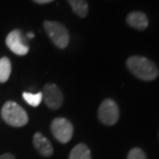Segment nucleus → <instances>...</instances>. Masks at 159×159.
Segmentation results:
<instances>
[{
    "label": "nucleus",
    "instance_id": "f257e3e1",
    "mask_svg": "<svg viewBox=\"0 0 159 159\" xmlns=\"http://www.w3.org/2000/svg\"><path fill=\"white\" fill-rule=\"evenodd\" d=\"M127 69L137 78L144 81H152L158 77L157 66L151 60L141 56H133L126 61Z\"/></svg>",
    "mask_w": 159,
    "mask_h": 159
},
{
    "label": "nucleus",
    "instance_id": "f03ea898",
    "mask_svg": "<svg viewBox=\"0 0 159 159\" xmlns=\"http://www.w3.org/2000/svg\"><path fill=\"white\" fill-rule=\"evenodd\" d=\"M1 116L6 123L13 127H22L29 121L28 114L18 103L7 101L2 107Z\"/></svg>",
    "mask_w": 159,
    "mask_h": 159
},
{
    "label": "nucleus",
    "instance_id": "7ed1b4c3",
    "mask_svg": "<svg viewBox=\"0 0 159 159\" xmlns=\"http://www.w3.org/2000/svg\"><path fill=\"white\" fill-rule=\"evenodd\" d=\"M43 28L52 41L59 48H66L69 44V32L67 28L61 23L45 21L43 22Z\"/></svg>",
    "mask_w": 159,
    "mask_h": 159
},
{
    "label": "nucleus",
    "instance_id": "20e7f679",
    "mask_svg": "<svg viewBox=\"0 0 159 159\" xmlns=\"http://www.w3.org/2000/svg\"><path fill=\"white\" fill-rule=\"evenodd\" d=\"M98 117L101 122L108 126L117 123L119 120V108L116 102L112 99L104 100L98 110Z\"/></svg>",
    "mask_w": 159,
    "mask_h": 159
},
{
    "label": "nucleus",
    "instance_id": "39448f33",
    "mask_svg": "<svg viewBox=\"0 0 159 159\" xmlns=\"http://www.w3.org/2000/svg\"><path fill=\"white\" fill-rule=\"evenodd\" d=\"M50 130H52V136L55 137L60 143L66 144L72 139L74 127L73 124L68 119L63 117H57L52 120L50 124Z\"/></svg>",
    "mask_w": 159,
    "mask_h": 159
},
{
    "label": "nucleus",
    "instance_id": "423d86ee",
    "mask_svg": "<svg viewBox=\"0 0 159 159\" xmlns=\"http://www.w3.org/2000/svg\"><path fill=\"white\" fill-rule=\"evenodd\" d=\"M42 101L49 109L57 110L64 102L63 93L55 83H47L42 90Z\"/></svg>",
    "mask_w": 159,
    "mask_h": 159
},
{
    "label": "nucleus",
    "instance_id": "0eeeda50",
    "mask_svg": "<svg viewBox=\"0 0 159 159\" xmlns=\"http://www.w3.org/2000/svg\"><path fill=\"white\" fill-rule=\"evenodd\" d=\"M5 43L8 48L18 56H26L29 52L26 37L21 30H13L9 33L5 39Z\"/></svg>",
    "mask_w": 159,
    "mask_h": 159
},
{
    "label": "nucleus",
    "instance_id": "6e6552de",
    "mask_svg": "<svg viewBox=\"0 0 159 159\" xmlns=\"http://www.w3.org/2000/svg\"><path fill=\"white\" fill-rule=\"evenodd\" d=\"M33 146L40 155L44 157H49L53 154L52 143L41 133H36L33 136Z\"/></svg>",
    "mask_w": 159,
    "mask_h": 159
},
{
    "label": "nucleus",
    "instance_id": "1a4fd4ad",
    "mask_svg": "<svg viewBox=\"0 0 159 159\" xmlns=\"http://www.w3.org/2000/svg\"><path fill=\"white\" fill-rule=\"evenodd\" d=\"M126 23L131 28L143 31V30L147 29L149 20L146 13L142 11H133L128 13V16H126Z\"/></svg>",
    "mask_w": 159,
    "mask_h": 159
},
{
    "label": "nucleus",
    "instance_id": "9d476101",
    "mask_svg": "<svg viewBox=\"0 0 159 159\" xmlns=\"http://www.w3.org/2000/svg\"><path fill=\"white\" fill-rule=\"evenodd\" d=\"M69 159H91V153L89 148L83 143L76 145L71 150Z\"/></svg>",
    "mask_w": 159,
    "mask_h": 159
},
{
    "label": "nucleus",
    "instance_id": "9b49d317",
    "mask_svg": "<svg viewBox=\"0 0 159 159\" xmlns=\"http://www.w3.org/2000/svg\"><path fill=\"white\" fill-rule=\"evenodd\" d=\"M73 11L80 18H85L89 13V4L86 0H68Z\"/></svg>",
    "mask_w": 159,
    "mask_h": 159
},
{
    "label": "nucleus",
    "instance_id": "f8f14e48",
    "mask_svg": "<svg viewBox=\"0 0 159 159\" xmlns=\"http://www.w3.org/2000/svg\"><path fill=\"white\" fill-rule=\"evenodd\" d=\"M11 73V63L8 57L0 59V83H5L9 79Z\"/></svg>",
    "mask_w": 159,
    "mask_h": 159
},
{
    "label": "nucleus",
    "instance_id": "ddd939ff",
    "mask_svg": "<svg viewBox=\"0 0 159 159\" xmlns=\"http://www.w3.org/2000/svg\"><path fill=\"white\" fill-rule=\"evenodd\" d=\"M23 98L26 101L27 104H29L32 107H38L40 103L42 102V93H23Z\"/></svg>",
    "mask_w": 159,
    "mask_h": 159
},
{
    "label": "nucleus",
    "instance_id": "4468645a",
    "mask_svg": "<svg viewBox=\"0 0 159 159\" xmlns=\"http://www.w3.org/2000/svg\"><path fill=\"white\" fill-rule=\"evenodd\" d=\"M126 159H147L145 152L140 148H134L128 152Z\"/></svg>",
    "mask_w": 159,
    "mask_h": 159
},
{
    "label": "nucleus",
    "instance_id": "2eb2a0df",
    "mask_svg": "<svg viewBox=\"0 0 159 159\" xmlns=\"http://www.w3.org/2000/svg\"><path fill=\"white\" fill-rule=\"evenodd\" d=\"M0 159H16V157L11 153H5L0 156Z\"/></svg>",
    "mask_w": 159,
    "mask_h": 159
},
{
    "label": "nucleus",
    "instance_id": "dca6fc26",
    "mask_svg": "<svg viewBox=\"0 0 159 159\" xmlns=\"http://www.w3.org/2000/svg\"><path fill=\"white\" fill-rule=\"evenodd\" d=\"M36 3H39V4H45V3L52 2L53 0H34Z\"/></svg>",
    "mask_w": 159,
    "mask_h": 159
},
{
    "label": "nucleus",
    "instance_id": "f3484780",
    "mask_svg": "<svg viewBox=\"0 0 159 159\" xmlns=\"http://www.w3.org/2000/svg\"><path fill=\"white\" fill-rule=\"evenodd\" d=\"M27 38H29V39H32V38H34V34H33L32 32H29L28 34H27Z\"/></svg>",
    "mask_w": 159,
    "mask_h": 159
},
{
    "label": "nucleus",
    "instance_id": "a211bd4d",
    "mask_svg": "<svg viewBox=\"0 0 159 159\" xmlns=\"http://www.w3.org/2000/svg\"><path fill=\"white\" fill-rule=\"evenodd\" d=\"M158 138H159V134H158Z\"/></svg>",
    "mask_w": 159,
    "mask_h": 159
}]
</instances>
